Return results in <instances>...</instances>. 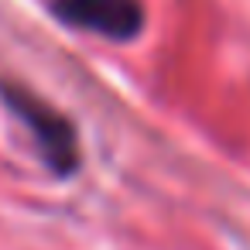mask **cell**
<instances>
[{
	"mask_svg": "<svg viewBox=\"0 0 250 250\" xmlns=\"http://www.w3.org/2000/svg\"><path fill=\"white\" fill-rule=\"evenodd\" d=\"M55 7L69 24L106 38H130L141 28L137 0H59Z\"/></svg>",
	"mask_w": 250,
	"mask_h": 250,
	"instance_id": "cell-1",
	"label": "cell"
},
{
	"mask_svg": "<svg viewBox=\"0 0 250 250\" xmlns=\"http://www.w3.org/2000/svg\"><path fill=\"white\" fill-rule=\"evenodd\" d=\"M14 110H18V113L28 120V127L35 130V137H38V144H42L48 165H72V158H76L72 130H69V124H65L52 106L35 103L28 93H18V96H14Z\"/></svg>",
	"mask_w": 250,
	"mask_h": 250,
	"instance_id": "cell-2",
	"label": "cell"
}]
</instances>
